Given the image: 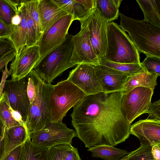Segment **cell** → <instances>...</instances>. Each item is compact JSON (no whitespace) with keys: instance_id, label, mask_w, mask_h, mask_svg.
Returning <instances> with one entry per match:
<instances>
[{"instance_id":"1","label":"cell","mask_w":160,"mask_h":160,"mask_svg":"<svg viewBox=\"0 0 160 160\" xmlns=\"http://www.w3.org/2000/svg\"><path fill=\"white\" fill-rule=\"evenodd\" d=\"M123 94L122 91L87 95L73 108L72 123L86 147H114L128 138L131 124L121 109Z\"/></svg>"},{"instance_id":"2","label":"cell","mask_w":160,"mask_h":160,"mask_svg":"<svg viewBox=\"0 0 160 160\" xmlns=\"http://www.w3.org/2000/svg\"><path fill=\"white\" fill-rule=\"evenodd\" d=\"M119 26L127 32L138 52L160 58V29L143 20H135L122 13Z\"/></svg>"},{"instance_id":"3","label":"cell","mask_w":160,"mask_h":160,"mask_svg":"<svg viewBox=\"0 0 160 160\" xmlns=\"http://www.w3.org/2000/svg\"><path fill=\"white\" fill-rule=\"evenodd\" d=\"M73 36L68 34L64 41L42 59L34 68L42 80L51 84L66 70L75 66L70 62Z\"/></svg>"},{"instance_id":"4","label":"cell","mask_w":160,"mask_h":160,"mask_svg":"<svg viewBox=\"0 0 160 160\" xmlns=\"http://www.w3.org/2000/svg\"><path fill=\"white\" fill-rule=\"evenodd\" d=\"M107 36L106 59L117 63L140 64L138 50L130 37L117 23H108Z\"/></svg>"},{"instance_id":"5","label":"cell","mask_w":160,"mask_h":160,"mask_svg":"<svg viewBox=\"0 0 160 160\" xmlns=\"http://www.w3.org/2000/svg\"><path fill=\"white\" fill-rule=\"evenodd\" d=\"M86 95L67 79L53 85L49 98L52 121L62 122L68 111L78 104Z\"/></svg>"},{"instance_id":"6","label":"cell","mask_w":160,"mask_h":160,"mask_svg":"<svg viewBox=\"0 0 160 160\" xmlns=\"http://www.w3.org/2000/svg\"><path fill=\"white\" fill-rule=\"evenodd\" d=\"M53 87L42 79L37 86L35 98L30 104L25 123L28 134L42 129L52 121L49 98Z\"/></svg>"},{"instance_id":"7","label":"cell","mask_w":160,"mask_h":160,"mask_svg":"<svg viewBox=\"0 0 160 160\" xmlns=\"http://www.w3.org/2000/svg\"><path fill=\"white\" fill-rule=\"evenodd\" d=\"M34 144L50 148L57 145H71L73 138L77 136L76 131L68 128L62 122L51 121L42 129L29 133Z\"/></svg>"},{"instance_id":"8","label":"cell","mask_w":160,"mask_h":160,"mask_svg":"<svg viewBox=\"0 0 160 160\" xmlns=\"http://www.w3.org/2000/svg\"><path fill=\"white\" fill-rule=\"evenodd\" d=\"M79 21L81 26L85 27L88 31L97 55L100 59L104 57L108 48L107 28L108 22L101 17L96 8Z\"/></svg>"},{"instance_id":"9","label":"cell","mask_w":160,"mask_h":160,"mask_svg":"<svg viewBox=\"0 0 160 160\" xmlns=\"http://www.w3.org/2000/svg\"><path fill=\"white\" fill-rule=\"evenodd\" d=\"M153 93V91L151 89L139 87L123 94L121 109L130 124L141 115L147 113Z\"/></svg>"},{"instance_id":"10","label":"cell","mask_w":160,"mask_h":160,"mask_svg":"<svg viewBox=\"0 0 160 160\" xmlns=\"http://www.w3.org/2000/svg\"><path fill=\"white\" fill-rule=\"evenodd\" d=\"M74 20L72 15L68 14L43 33L38 43L41 60L62 43L68 34L70 25Z\"/></svg>"},{"instance_id":"11","label":"cell","mask_w":160,"mask_h":160,"mask_svg":"<svg viewBox=\"0 0 160 160\" xmlns=\"http://www.w3.org/2000/svg\"><path fill=\"white\" fill-rule=\"evenodd\" d=\"M28 82V75L18 80H6L3 91L8 96L11 107L20 115L24 123L30 105L27 93Z\"/></svg>"},{"instance_id":"12","label":"cell","mask_w":160,"mask_h":160,"mask_svg":"<svg viewBox=\"0 0 160 160\" xmlns=\"http://www.w3.org/2000/svg\"><path fill=\"white\" fill-rule=\"evenodd\" d=\"M41 59L38 45L25 46L20 49L10 64L9 72L11 79L18 80L26 77Z\"/></svg>"},{"instance_id":"13","label":"cell","mask_w":160,"mask_h":160,"mask_svg":"<svg viewBox=\"0 0 160 160\" xmlns=\"http://www.w3.org/2000/svg\"><path fill=\"white\" fill-rule=\"evenodd\" d=\"M72 48L70 62L76 65L81 63L99 64L100 59L92 46L87 29L81 26L80 31L72 37Z\"/></svg>"},{"instance_id":"14","label":"cell","mask_w":160,"mask_h":160,"mask_svg":"<svg viewBox=\"0 0 160 160\" xmlns=\"http://www.w3.org/2000/svg\"><path fill=\"white\" fill-rule=\"evenodd\" d=\"M67 79L76 86L86 95L102 92L96 74L95 65L78 64L69 72Z\"/></svg>"},{"instance_id":"15","label":"cell","mask_w":160,"mask_h":160,"mask_svg":"<svg viewBox=\"0 0 160 160\" xmlns=\"http://www.w3.org/2000/svg\"><path fill=\"white\" fill-rule=\"evenodd\" d=\"M95 68L102 92L108 93L123 91L129 75L100 64L95 65Z\"/></svg>"},{"instance_id":"16","label":"cell","mask_w":160,"mask_h":160,"mask_svg":"<svg viewBox=\"0 0 160 160\" xmlns=\"http://www.w3.org/2000/svg\"><path fill=\"white\" fill-rule=\"evenodd\" d=\"M130 133L137 137L140 145L152 146L160 144V120H140L130 126Z\"/></svg>"},{"instance_id":"17","label":"cell","mask_w":160,"mask_h":160,"mask_svg":"<svg viewBox=\"0 0 160 160\" xmlns=\"http://www.w3.org/2000/svg\"><path fill=\"white\" fill-rule=\"evenodd\" d=\"M38 9L43 33L60 19L68 14L53 0H39Z\"/></svg>"},{"instance_id":"18","label":"cell","mask_w":160,"mask_h":160,"mask_svg":"<svg viewBox=\"0 0 160 160\" xmlns=\"http://www.w3.org/2000/svg\"><path fill=\"white\" fill-rule=\"evenodd\" d=\"M21 20L12 27V32L9 39L15 47L16 52L26 46L27 34V6L26 0H19L17 5Z\"/></svg>"},{"instance_id":"19","label":"cell","mask_w":160,"mask_h":160,"mask_svg":"<svg viewBox=\"0 0 160 160\" xmlns=\"http://www.w3.org/2000/svg\"><path fill=\"white\" fill-rule=\"evenodd\" d=\"M29 136L25 125H20L6 128L5 132V146L4 155L2 160L11 151L22 145Z\"/></svg>"},{"instance_id":"20","label":"cell","mask_w":160,"mask_h":160,"mask_svg":"<svg viewBox=\"0 0 160 160\" xmlns=\"http://www.w3.org/2000/svg\"><path fill=\"white\" fill-rule=\"evenodd\" d=\"M159 76L155 73L146 72L128 77L124 86L123 94L130 92L138 87H143L154 91L157 85V78Z\"/></svg>"},{"instance_id":"21","label":"cell","mask_w":160,"mask_h":160,"mask_svg":"<svg viewBox=\"0 0 160 160\" xmlns=\"http://www.w3.org/2000/svg\"><path fill=\"white\" fill-rule=\"evenodd\" d=\"M136 1L143 13V20L160 29V0Z\"/></svg>"},{"instance_id":"22","label":"cell","mask_w":160,"mask_h":160,"mask_svg":"<svg viewBox=\"0 0 160 160\" xmlns=\"http://www.w3.org/2000/svg\"><path fill=\"white\" fill-rule=\"evenodd\" d=\"M49 149L33 144L28 136L22 145L20 160H48Z\"/></svg>"},{"instance_id":"23","label":"cell","mask_w":160,"mask_h":160,"mask_svg":"<svg viewBox=\"0 0 160 160\" xmlns=\"http://www.w3.org/2000/svg\"><path fill=\"white\" fill-rule=\"evenodd\" d=\"M88 151L92 152L94 158L105 160H120L129 153L127 151L108 145H98L91 147Z\"/></svg>"},{"instance_id":"24","label":"cell","mask_w":160,"mask_h":160,"mask_svg":"<svg viewBox=\"0 0 160 160\" xmlns=\"http://www.w3.org/2000/svg\"><path fill=\"white\" fill-rule=\"evenodd\" d=\"M95 8L101 17L108 22L118 18L119 8L114 0H96Z\"/></svg>"},{"instance_id":"25","label":"cell","mask_w":160,"mask_h":160,"mask_svg":"<svg viewBox=\"0 0 160 160\" xmlns=\"http://www.w3.org/2000/svg\"><path fill=\"white\" fill-rule=\"evenodd\" d=\"M62 10L72 15L75 20H79L90 11H87L76 0H53Z\"/></svg>"},{"instance_id":"26","label":"cell","mask_w":160,"mask_h":160,"mask_svg":"<svg viewBox=\"0 0 160 160\" xmlns=\"http://www.w3.org/2000/svg\"><path fill=\"white\" fill-rule=\"evenodd\" d=\"M99 64L116 69L129 76L146 72L140 64L113 62L108 60L104 57L100 58Z\"/></svg>"},{"instance_id":"27","label":"cell","mask_w":160,"mask_h":160,"mask_svg":"<svg viewBox=\"0 0 160 160\" xmlns=\"http://www.w3.org/2000/svg\"><path fill=\"white\" fill-rule=\"evenodd\" d=\"M12 110L6 93L3 92L0 98V117L7 128L21 125L13 117Z\"/></svg>"},{"instance_id":"28","label":"cell","mask_w":160,"mask_h":160,"mask_svg":"<svg viewBox=\"0 0 160 160\" xmlns=\"http://www.w3.org/2000/svg\"><path fill=\"white\" fill-rule=\"evenodd\" d=\"M39 1V0H26L28 10L36 26L38 41L43 33L38 9Z\"/></svg>"},{"instance_id":"29","label":"cell","mask_w":160,"mask_h":160,"mask_svg":"<svg viewBox=\"0 0 160 160\" xmlns=\"http://www.w3.org/2000/svg\"><path fill=\"white\" fill-rule=\"evenodd\" d=\"M152 147L150 145H140L138 149L127 155L128 160H154L151 152Z\"/></svg>"},{"instance_id":"30","label":"cell","mask_w":160,"mask_h":160,"mask_svg":"<svg viewBox=\"0 0 160 160\" xmlns=\"http://www.w3.org/2000/svg\"><path fill=\"white\" fill-rule=\"evenodd\" d=\"M16 12L9 0H0V20L11 28L12 19Z\"/></svg>"},{"instance_id":"31","label":"cell","mask_w":160,"mask_h":160,"mask_svg":"<svg viewBox=\"0 0 160 160\" xmlns=\"http://www.w3.org/2000/svg\"><path fill=\"white\" fill-rule=\"evenodd\" d=\"M140 64L146 72L160 76V58L147 56Z\"/></svg>"},{"instance_id":"32","label":"cell","mask_w":160,"mask_h":160,"mask_svg":"<svg viewBox=\"0 0 160 160\" xmlns=\"http://www.w3.org/2000/svg\"><path fill=\"white\" fill-rule=\"evenodd\" d=\"M28 76L27 93L31 104L35 99L36 88L41 79L34 69L30 72Z\"/></svg>"},{"instance_id":"33","label":"cell","mask_w":160,"mask_h":160,"mask_svg":"<svg viewBox=\"0 0 160 160\" xmlns=\"http://www.w3.org/2000/svg\"><path fill=\"white\" fill-rule=\"evenodd\" d=\"M71 145L68 144H61L50 148L48 160H62L63 153Z\"/></svg>"},{"instance_id":"34","label":"cell","mask_w":160,"mask_h":160,"mask_svg":"<svg viewBox=\"0 0 160 160\" xmlns=\"http://www.w3.org/2000/svg\"><path fill=\"white\" fill-rule=\"evenodd\" d=\"M14 51H16L15 47L9 38L0 39V60Z\"/></svg>"},{"instance_id":"35","label":"cell","mask_w":160,"mask_h":160,"mask_svg":"<svg viewBox=\"0 0 160 160\" xmlns=\"http://www.w3.org/2000/svg\"><path fill=\"white\" fill-rule=\"evenodd\" d=\"M147 113L150 119L160 120V100L151 103Z\"/></svg>"},{"instance_id":"36","label":"cell","mask_w":160,"mask_h":160,"mask_svg":"<svg viewBox=\"0 0 160 160\" xmlns=\"http://www.w3.org/2000/svg\"><path fill=\"white\" fill-rule=\"evenodd\" d=\"M62 160H81L78 149L72 145L63 154Z\"/></svg>"},{"instance_id":"37","label":"cell","mask_w":160,"mask_h":160,"mask_svg":"<svg viewBox=\"0 0 160 160\" xmlns=\"http://www.w3.org/2000/svg\"><path fill=\"white\" fill-rule=\"evenodd\" d=\"M6 126L0 117V160H2L5 150Z\"/></svg>"},{"instance_id":"38","label":"cell","mask_w":160,"mask_h":160,"mask_svg":"<svg viewBox=\"0 0 160 160\" xmlns=\"http://www.w3.org/2000/svg\"><path fill=\"white\" fill-rule=\"evenodd\" d=\"M22 145L10 152L2 160H20Z\"/></svg>"},{"instance_id":"39","label":"cell","mask_w":160,"mask_h":160,"mask_svg":"<svg viewBox=\"0 0 160 160\" xmlns=\"http://www.w3.org/2000/svg\"><path fill=\"white\" fill-rule=\"evenodd\" d=\"M12 32L11 27L0 20V39L9 38Z\"/></svg>"},{"instance_id":"40","label":"cell","mask_w":160,"mask_h":160,"mask_svg":"<svg viewBox=\"0 0 160 160\" xmlns=\"http://www.w3.org/2000/svg\"><path fill=\"white\" fill-rule=\"evenodd\" d=\"M16 53V51L10 52L0 60V72L3 71V68L9 62L12 60Z\"/></svg>"},{"instance_id":"41","label":"cell","mask_w":160,"mask_h":160,"mask_svg":"<svg viewBox=\"0 0 160 160\" xmlns=\"http://www.w3.org/2000/svg\"><path fill=\"white\" fill-rule=\"evenodd\" d=\"M87 11L89 12L95 8L96 0H76Z\"/></svg>"},{"instance_id":"42","label":"cell","mask_w":160,"mask_h":160,"mask_svg":"<svg viewBox=\"0 0 160 160\" xmlns=\"http://www.w3.org/2000/svg\"><path fill=\"white\" fill-rule=\"evenodd\" d=\"M8 64L6 65L4 70L2 71L3 74L2 79L0 83V98L3 93V88L6 78L10 75L9 70L8 68Z\"/></svg>"},{"instance_id":"43","label":"cell","mask_w":160,"mask_h":160,"mask_svg":"<svg viewBox=\"0 0 160 160\" xmlns=\"http://www.w3.org/2000/svg\"><path fill=\"white\" fill-rule=\"evenodd\" d=\"M151 152L154 160H160V144L152 146Z\"/></svg>"},{"instance_id":"44","label":"cell","mask_w":160,"mask_h":160,"mask_svg":"<svg viewBox=\"0 0 160 160\" xmlns=\"http://www.w3.org/2000/svg\"><path fill=\"white\" fill-rule=\"evenodd\" d=\"M122 0H114V2L116 6L119 8L121 2H122Z\"/></svg>"},{"instance_id":"45","label":"cell","mask_w":160,"mask_h":160,"mask_svg":"<svg viewBox=\"0 0 160 160\" xmlns=\"http://www.w3.org/2000/svg\"><path fill=\"white\" fill-rule=\"evenodd\" d=\"M120 160H128L127 156L122 157Z\"/></svg>"}]
</instances>
